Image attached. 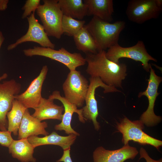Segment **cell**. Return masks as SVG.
Returning <instances> with one entry per match:
<instances>
[{"label":"cell","mask_w":162,"mask_h":162,"mask_svg":"<svg viewBox=\"0 0 162 162\" xmlns=\"http://www.w3.org/2000/svg\"><path fill=\"white\" fill-rule=\"evenodd\" d=\"M23 52L27 56H40L56 61L65 65L70 71L76 70L86 62L80 53H70L63 47L56 50L50 48L34 46L32 48L24 50Z\"/></svg>","instance_id":"obj_6"},{"label":"cell","mask_w":162,"mask_h":162,"mask_svg":"<svg viewBox=\"0 0 162 162\" xmlns=\"http://www.w3.org/2000/svg\"><path fill=\"white\" fill-rule=\"evenodd\" d=\"M139 153L140 156L139 159L143 158L146 160V162H162V158L158 160H155L151 158L146 150L142 147L140 148Z\"/></svg>","instance_id":"obj_27"},{"label":"cell","mask_w":162,"mask_h":162,"mask_svg":"<svg viewBox=\"0 0 162 162\" xmlns=\"http://www.w3.org/2000/svg\"><path fill=\"white\" fill-rule=\"evenodd\" d=\"M4 40V38L3 35L1 31H0V49Z\"/></svg>","instance_id":"obj_30"},{"label":"cell","mask_w":162,"mask_h":162,"mask_svg":"<svg viewBox=\"0 0 162 162\" xmlns=\"http://www.w3.org/2000/svg\"><path fill=\"white\" fill-rule=\"evenodd\" d=\"M63 15L82 20L87 15V8L82 0H58Z\"/></svg>","instance_id":"obj_21"},{"label":"cell","mask_w":162,"mask_h":162,"mask_svg":"<svg viewBox=\"0 0 162 162\" xmlns=\"http://www.w3.org/2000/svg\"><path fill=\"white\" fill-rule=\"evenodd\" d=\"M12 157L21 162H36L33 154L35 148L27 139L14 140L8 147Z\"/></svg>","instance_id":"obj_20"},{"label":"cell","mask_w":162,"mask_h":162,"mask_svg":"<svg viewBox=\"0 0 162 162\" xmlns=\"http://www.w3.org/2000/svg\"><path fill=\"white\" fill-rule=\"evenodd\" d=\"M54 100L42 97L38 106L34 109V112L32 115L41 121L49 119L61 121L64 110V106L55 104Z\"/></svg>","instance_id":"obj_17"},{"label":"cell","mask_w":162,"mask_h":162,"mask_svg":"<svg viewBox=\"0 0 162 162\" xmlns=\"http://www.w3.org/2000/svg\"><path fill=\"white\" fill-rule=\"evenodd\" d=\"M11 133L7 130H0V144L3 146L8 147L13 140Z\"/></svg>","instance_id":"obj_26"},{"label":"cell","mask_w":162,"mask_h":162,"mask_svg":"<svg viewBox=\"0 0 162 162\" xmlns=\"http://www.w3.org/2000/svg\"><path fill=\"white\" fill-rule=\"evenodd\" d=\"M150 76L147 80L148 85L146 89L139 93L138 97L146 96L148 101V105L146 110L141 115L140 120L148 127L155 125L161 120L160 116L156 115L154 112V107L157 98L160 93L158 92L159 84L162 81V78L157 75L155 71L150 67Z\"/></svg>","instance_id":"obj_10"},{"label":"cell","mask_w":162,"mask_h":162,"mask_svg":"<svg viewBox=\"0 0 162 162\" xmlns=\"http://www.w3.org/2000/svg\"><path fill=\"white\" fill-rule=\"evenodd\" d=\"M89 80V87L85 100L86 105L82 108V115L85 121H92L95 129L98 131L100 126L97 120L98 111L95 95L96 89L101 87L104 88V93L121 91L114 87L105 84L99 77H90Z\"/></svg>","instance_id":"obj_9"},{"label":"cell","mask_w":162,"mask_h":162,"mask_svg":"<svg viewBox=\"0 0 162 162\" xmlns=\"http://www.w3.org/2000/svg\"><path fill=\"white\" fill-rule=\"evenodd\" d=\"M77 136L74 134H70L65 136H62L53 131L50 134L43 137L32 136L27 139L35 148L42 145H53L60 146L64 150L70 147L75 142Z\"/></svg>","instance_id":"obj_18"},{"label":"cell","mask_w":162,"mask_h":162,"mask_svg":"<svg viewBox=\"0 0 162 162\" xmlns=\"http://www.w3.org/2000/svg\"><path fill=\"white\" fill-rule=\"evenodd\" d=\"M26 109L18 101L15 99L13 102L11 110L7 114L8 122L7 130L12 133L15 136L18 134L19 128Z\"/></svg>","instance_id":"obj_23"},{"label":"cell","mask_w":162,"mask_h":162,"mask_svg":"<svg viewBox=\"0 0 162 162\" xmlns=\"http://www.w3.org/2000/svg\"><path fill=\"white\" fill-rule=\"evenodd\" d=\"M85 26L93 38L98 52L105 51L118 44L120 34L125 27V22L119 20L111 23L93 16Z\"/></svg>","instance_id":"obj_2"},{"label":"cell","mask_w":162,"mask_h":162,"mask_svg":"<svg viewBox=\"0 0 162 162\" xmlns=\"http://www.w3.org/2000/svg\"><path fill=\"white\" fill-rule=\"evenodd\" d=\"M44 3L37 9L36 13L48 36L60 39L63 34L62 28L63 13L58 0H43Z\"/></svg>","instance_id":"obj_3"},{"label":"cell","mask_w":162,"mask_h":162,"mask_svg":"<svg viewBox=\"0 0 162 162\" xmlns=\"http://www.w3.org/2000/svg\"><path fill=\"white\" fill-rule=\"evenodd\" d=\"M33 12L27 18L28 28L26 33L17 39L14 43L9 45L8 50H12L18 45L27 42H32L39 44L41 47L54 49L55 45L48 37L42 25L40 24Z\"/></svg>","instance_id":"obj_12"},{"label":"cell","mask_w":162,"mask_h":162,"mask_svg":"<svg viewBox=\"0 0 162 162\" xmlns=\"http://www.w3.org/2000/svg\"><path fill=\"white\" fill-rule=\"evenodd\" d=\"M116 128L117 131L122 135V142L124 145L128 144L130 140L142 145H152L158 150L162 145L161 141L149 136L143 131L144 124L140 120L131 121L125 116L117 122Z\"/></svg>","instance_id":"obj_4"},{"label":"cell","mask_w":162,"mask_h":162,"mask_svg":"<svg viewBox=\"0 0 162 162\" xmlns=\"http://www.w3.org/2000/svg\"><path fill=\"white\" fill-rule=\"evenodd\" d=\"M106 58L116 63H119L121 58H127L142 63L143 69L147 72L150 71L151 64L149 61L157 62V59L148 52L143 42L138 40L134 45L128 47H122L119 44L113 46L106 51Z\"/></svg>","instance_id":"obj_5"},{"label":"cell","mask_w":162,"mask_h":162,"mask_svg":"<svg viewBox=\"0 0 162 162\" xmlns=\"http://www.w3.org/2000/svg\"><path fill=\"white\" fill-rule=\"evenodd\" d=\"M8 76V75L7 73L3 74L0 76V81L6 79Z\"/></svg>","instance_id":"obj_31"},{"label":"cell","mask_w":162,"mask_h":162,"mask_svg":"<svg viewBox=\"0 0 162 162\" xmlns=\"http://www.w3.org/2000/svg\"><path fill=\"white\" fill-rule=\"evenodd\" d=\"M48 127L46 122H42L31 115L27 109L23 115L18 132V139H27L32 136L49 134L45 130Z\"/></svg>","instance_id":"obj_16"},{"label":"cell","mask_w":162,"mask_h":162,"mask_svg":"<svg viewBox=\"0 0 162 162\" xmlns=\"http://www.w3.org/2000/svg\"><path fill=\"white\" fill-rule=\"evenodd\" d=\"M9 2L8 0H0V11H4L7 9Z\"/></svg>","instance_id":"obj_29"},{"label":"cell","mask_w":162,"mask_h":162,"mask_svg":"<svg viewBox=\"0 0 162 162\" xmlns=\"http://www.w3.org/2000/svg\"><path fill=\"white\" fill-rule=\"evenodd\" d=\"M106 51L86 54L87 63L86 70L90 77H99L105 84L122 88V81L127 76V66L124 63H117L108 59Z\"/></svg>","instance_id":"obj_1"},{"label":"cell","mask_w":162,"mask_h":162,"mask_svg":"<svg viewBox=\"0 0 162 162\" xmlns=\"http://www.w3.org/2000/svg\"><path fill=\"white\" fill-rule=\"evenodd\" d=\"M70 147L63 150L62 157L56 162H73L70 155Z\"/></svg>","instance_id":"obj_28"},{"label":"cell","mask_w":162,"mask_h":162,"mask_svg":"<svg viewBox=\"0 0 162 162\" xmlns=\"http://www.w3.org/2000/svg\"><path fill=\"white\" fill-rule=\"evenodd\" d=\"M48 70V66H44L38 76L31 83L23 93L15 95L16 99L27 109H34L39 104L42 97L41 91L43 83Z\"/></svg>","instance_id":"obj_13"},{"label":"cell","mask_w":162,"mask_h":162,"mask_svg":"<svg viewBox=\"0 0 162 162\" xmlns=\"http://www.w3.org/2000/svg\"><path fill=\"white\" fill-rule=\"evenodd\" d=\"M85 21L77 20L63 15L62 22L63 33L69 36H74L85 25Z\"/></svg>","instance_id":"obj_24"},{"label":"cell","mask_w":162,"mask_h":162,"mask_svg":"<svg viewBox=\"0 0 162 162\" xmlns=\"http://www.w3.org/2000/svg\"><path fill=\"white\" fill-rule=\"evenodd\" d=\"M40 0H27L22 8L24 10L22 18H27L32 13L36 11L40 4Z\"/></svg>","instance_id":"obj_25"},{"label":"cell","mask_w":162,"mask_h":162,"mask_svg":"<svg viewBox=\"0 0 162 162\" xmlns=\"http://www.w3.org/2000/svg\"><path fill=\"white\" fill-rule=\"evenodd\" d=\"M88 81L79 71H70L62 85L64 98L77 108L82 107L89 87Z\"/></svg>","instance_id":"obj_8"},{"label":"cell","mask_w":162,"mask_h":162,"mask_svg":"<svg viewBox=\"0 0 162 162\" xmlns=\"http://www.w3.org/2000/svg\"><path fill=\"white\" fill-rule=\"evenodd\" d=\"M138 153L136 148L128 144L114 150H106L100 146L94 151L92 156L94 162H124L128 159H134Z\"/></svg>","instance_id":"obj_15"},{"label":"cell","mask_w":162,"mask_h":162,"mask_svg":"<svg viewBox=\"0 0 162 162\" xmlns=\"http://www.w3.org/2000/svg\"><path fill=\"white\" fill-rule=\"evenodd\" d=\"M49 98L53 100L57 99L62 104L64 108V113L61 122L55 126V129L57 130H64L66 134L69 135L74 134L79 136V133L72 128L71 122L72 117L74 113H77L79 120L81 122L84 123L85 120L82 115V109H77L74 105L70 103L64 97L62 96L60 92L58 90L54 91L49 96Z\"/></svg>","instance_id":"obj_14"},{"label":"cell","mask_w":162,"mask_h":162,"mask_svg":"<svg viewBox=\"0 0 162 162\" xmlns=\"http://www.w3.org/2000/svg\"><path fill=\"white\" fill-rule=\"evenodd\" d=\"M87 8V15L93 16L108 22L113 20L114 12L112 0H84Z\"/></svg>","instance_id":"obj_19"},{"label":"cell","mask_w":162,"mask_h":162,"mask_svg":"<svg viewBox=\"0 0 162 162\" xmlns=\"http://www.w3.org/2000/svg\"><path fill=\"white\" fill-rule=\"evenodd\" d=\"M76 48L86 54L98 51L95 41L85 25L73 36Z\"/></svg>","instance_id":"obj_22"},{"label":"cell","mask_w":162,"mask_h":162,"mask_svg":"<svg viewBox=\"0 0 162 162\" xmlns=\"http://www.w3.org/2000/svg\"><path fill=\"white\" fill-rule=\"evenodd\" d=\"M162 10V0H131L128 3L126 14L130 21L142 24L158 18Z\"/></svg>","instance_id":"obj_7"},{"label":"cell","mask_w":162,"mask_h":162,"mask_svg":"<svg viewBox=\"0 0 162 162\" xmlns=\"http://www.w3.org/2000/svg\"><path fill=\"white\" fill-rule=\"evenodd\" d=\"M21 84L12 79L0 83V130H8V112L11 109L14 96L19 94L21 89Z\"/></svg>","instance_id":"obj_11"}]
</instances>
